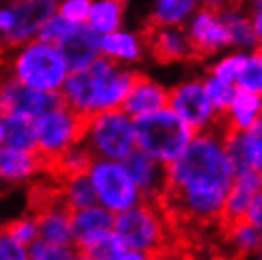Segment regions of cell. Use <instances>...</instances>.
Here are the masks:
<instances>
[{
    "label": "cell",
    "mask_w": 262,
    "mask_h": 260,
    "mask_svg": "<svg viewBox=\"0 0 262 260\" xmlns=\"http://www.w3.org/2000/svg\"><path fill=\"white\" fill-rule=\"evenodd\" d=\"M112 222H114V213L105 207L92 205L74 211L71 219V232L72 243L76 245V253H84L85 249L95 245L106 232L112 230Z\"/></svg>",
    "instance_id": "obj_15"
},
{
    "label": "cell",
    "mask_w": 262,
    "mask_h": 260,
    "mask_svg": "<svg viewBox=\"0 0 262 260\" xmlns=\"http://www.w3.org/2000/svg\"><path fill=\"white\" fill-rule=\"evenodd\" d=\"M0 260H29V253L23 243L13 240L0 228Z\"/></svg>",
    "instance_id": "obj_35"
},
{
    "label": "cell",
    "mask_w": 262,
    "mask_h": 260,
    "mask_svg": "<svg viewBox=\"0 0 262 260\" xmlns=\"http://www.w3.org/2000/svg\"><path fill=\"white\" fill-rule=\"evenodd\" d=\"M186 36L190 42L194 61L209 57L221 48L230 44V34L221 17L207 10H200L190 31H186Z\"/></svg>",
    "instance_id": "obj_14"
},
{
    "label": "cell",
    "mask_w": 262,
    "mask_h": 260,
    "mask_svg": "<svg viewBox=\"0 0 262 260\" xmlns=\"http://www.w3.org/2000/svg\"><path fill=\"white\" fill-rule=\"evenodd\" d=\"M2 141H4V125L0 122V144H2Z\"/></svg>",
    "instance_id": "obj_41"
},
{
    "label": "cell",
    "mask_w": 262,
    "mask_h": 260,
    "mask_svg": "<svg viewBox=\"0 0 262 260\" xmlns=\"http://www.w3.org/2000/svg\"><path fill=\"white\" fill-rule=\"evenodd\" d=\"M141 40L148 53L160 65H169V63H179V61H194L186 31L171 29L167 25H154V23L146 21L141 31Z\"/></svg>",
    "instance_id": "obj_11"
},
{
    "label": "cell",
    "mask_w": 262,
    "mask_h": 260,
    "mask_svg": "<svg viewBox=\"0 0 262 260\" xmlns=\"http://www.w3.org/2000/svg\"><path fill=\"white\" fill-rule=\"evenodd\" d=\"M57 0H13V27L4 33L2 42L10 48H17L29 40L53 15Z\"/></svg>",
    "instance_id": "obj_12"
},
{
    "label": "cell",
    "mask_w": 262,
    "mask_h": 260,
    "mask_svg": "<svg viewBox=\"0 0 262 260\" xmlns=\"http://www.w3.org/2000/svg\"><path fill=\"white\" fill-rule=\"evenodd\" d=\"M243 61H245V55H232V57H226L224 61H221L219 65H215L211 69L213 72V78H216L223 84L232 85L234 80H236V74L242 69Z\"/></svg>",
    "instance_id": "obj_33"
},
{
    "label": "cell",
    "mask_w": 262,
    "mask_h": 260,
    "mask_svg": "<svg viewBox=\"0 0 262 260\" xmlns=\"http://www.w3.org/2000/svg\"><path fill=\"white\" fill-rule=\"evenodd\" d=\"M72 211L69 205L50 209L46 213L33 216L36 222V232L40 240L59 243V245H71L72 243V232H71V219Z\"/></svg>",
    "instance_id": "obj_19"
},
{
    "label": "cell",
    "mask_w": 262,
    "mask_h": 260,
    "mask_svg": "<svg viewBox=\"0 0 262 260\" xmlns=\"http://www.w3.org/2000/svg\"><path fill=\"white\" fill-rule=\"evenodd\" d=\"M122 165L127 171V175L131 177V181L135 182V186L139 188V194L143 198V202H150L158 205V198H160L165 184L164 163L146 156L143 150H139L135 146L122 160Z\"/></svg>",
    "instance_id": "obj_13"
},
{
    "label": "cell",
    "mask_w": 262,
    "mask_h": 260,
    "mask_svg": "<svg viewBox=\"0 0 262 260\" xmlns=\"http://www.w3.org/2000/svg\"><path fill=\"white\" fill-rule=\"evenodd\" d=\"M76 258V251L71 249V245H59V243H52V241L40 240L34 241L29 260H74Z\"/></svg>",
    "instance_id": "obj_28"
},
{
    "label": "cell",
    "mask_w": 262,
    "mask_h": 260,
    "mask_svg": "<svg viewBox=\"0 0 262 260\" xmlns=\"http://www.w3.org/2000/svg\"><path fill=\"white\" fill-rule=\"evenodd\" d=\"M148 260H194V256H192V249L175 243L165 249H160L156 253H150Z\"/></svg>",
    "instance_id": "obj_36"
},
{
    "label": "cell",
    "mask_w": 262,
    "mask_h": 260,
    "mask_svg": "<svg viewBox=\"0 0 262 260\" xmlns=\"http://www.w3.org/2000/svg\"><path fill=\"white\" fill-rule=\"evenodd\" d=\"M205 93L209 97L211 104L216 112L230 111V104H232V97H234V88L228 84H223L216 78H209L207 82H203Z\"/></svg>",
    "instance_id": "obj_30"
},
{
    "label": "cell",
    "mask_w": 262,
    "mask_h": 260,
    "mask_svg": "<svg viewBox=\"0 0 262 260\" xmlns=\"http://www.w3.org/2000/svg\"><path fill=\"white\" fill-rule=\"evenodd\" d=\"M226 31L230 34V44L236 46H258L260 38L256 36L253 19L249 15H242V12H226L221 15Z\"/></svg>",
    "instance_id": "obj_23"
},
{
    "label": "cell",
    "mask_w": 262,
    "mask_h": 260,
    "mask_svg": "<svg viewBox=\"0 0 262 260\" xmlns=\"http://www.w3.org/2000/svg\"><path fill=\"white\" fill-rule=\"evenodd\" d=\"M90 148L95 156H103L112 162H122L135 148L133 122L122 109L99 112L88 131Z\"/></svg>",
    "instance_id": "obj_7"
},
{
    "label": "cell",
    "mask_w": 262,
    "mask_h": 260,
    "mask_svg": "<svg viewBox=\"0 0 262 260\" xmlns=\"http://www.w3.org/2000/svg\"><path fill=\"white\" fill-rule=\"evenodd\" d=\"M2 230L6 232L8 235H12L13 240H17L19 243L27 245L33 240L38 237V232H36V222H34L33 216H21L17 221L8 222L6 226H2Z\"/></svg>",
    "instance_id": "obj_32"
},
{
    "label": "cell",
    "mask_w": 262,
    "mask_h": 260,
    "mask_svg": "<svg viewBox=\"0 0 262 260\" xmlns=\"http://www.w3.org/2000/svg\"><path fill=\"white\" fill-rule=\"evenodd\" d=\"M228 129V111H215L211 124L192 137L175 162L165 165L158 207L175 241L184 247L192 249L198 234L219 226L221 209L234 182V167L224 150Z\"/></svg>",
    "instance_id": "obj_1"
},
{
    "label": "cell",
    "mask_w": 262,
    "mask_h": 260,
    "mask_svg": "<svg viewBox=\"0 0 262 260\" xmlns=\"http://www.w3.org/2000/svg\"><path fill=\"white\" fill-rule=\"evenodd\" d=\"M90 179L95 188L97 200L111 213H122L143 202L139 188L131 181L122 163L112 160H95L90 169Z\"/></svg>",
    "instance_id": "obj_8"
},
{
    "label": "cell",
    "mask_w": 262,
    "mask_h": 260,
    "mask_svg": "<svg viewBox=\"0 0 262 260\" xmlns=\"http://www.w3.org/2000/svg\"><path fill=\"white\" fill-rule=\"evenodd\" d=\"M65 196L67 202L72 207V211H78V209L92 207L97 203V194L92 184L90 175H82L76 179L65 182Z\"/></svg>",
    "instance_id": "obj_26"
},
{
    "label": "cell",
    "mask_w": 262,
    "mask_h": 260,
    "mask_svg": "<svg viewBox=\"0 0 262 260\" xmlns=\"http://www.w3.org/2000/svg\"><path fill=\"white\" fill-rule=\"evenodd\" d=\"M137 74L135 71H122L118 59L97 55L88 67L72 71L71 76L63 80L59 93L74 111L99 114L120 109Z\"/></svg>",
    "instance_id": "obj_2"
},
{
    "label": "cell",
    "mask_w": 262,
    "mask_h": 260,
    "mask_svg": "<svg viewBox=\"0 0 262 260\" xmlns=\"http://www.w3.org/2000/svg\"><path fill=\"white\" fill-rule=\"evenodd\" d=\"M133 131L135 146L164 165L175 162L196 135L190 125L167 106L137 116L133 122Z\"/></svg>",
    "instance_id": "obj_3"
},
{
    "label": "cell",
    "mask_w": 262,
    "mask_h": 260,
    "mask_svg": "<svg viewBox=\"0 0 262 260\" xmlns=\"http://www.w3.org/2000/svg\"><path fill=\"white\" fill-rule=\"evenodd\" d=\"M167 106L175 112L183 122L190 125L194 133L205 129L213 120L215 109L211 104L202 80L184 82L169 91Z\"/></svg>",
    "instance_id": "obj_10"
},
{
    "label": "cell",
    "mask_w": 262,
    "mask_h": 260,
    "mask_svg": "<svg viewBox=\"0 0 262 260\" xmlns=\"http://www.w3.org/2000/svg\"><path fill=\"white\" fill-rule=\"evenodd\" d=\"M13 21H15V17H13L12 10H0V31L2 33H8L12 29Z\"/></svg>",
    "instance_id": "obj_38"
},
{
    "label": "cell",
    "mask_w": 262,
    "mask_h": 260,
    "mask_svg": "<svg viewBox=\"0 0 262 260\" xmlns=\"http://www.w3.org/2000/svg\"><path fill=\"white\" fill-rule=\"evenodd\" d=\"M194 6H196V0H158V6L148 17V23L175 25L177 21L184 19L194 10Z\"/></svg>",
    "instance_id": "obj_25"
},
{
    "label": "cell",
    "mask_w": 262,
    "mask_h": 260,
    "mask_svg": "<svg viewBox=\"0 0 262 260\" xmlns=\"http://www.w3.org/2000/svg\"><path fill=\"white\" fill-rule=\"evenodd\" d=\"M74 25H76V23L63 19L61 15H52V17L38 29V42H44V44H50V46H57V42H59Z\"/></svg>",
    "instance_id": "obj_31"
},
{
    "label": "cell",
    "mask_w": 262,
    "mask_h": 260,
    "mask_svg": "<svg viewBox=\"0 0 262 260\" xmlns=\"http://www.w3.org/2000/svg\"><path fill=\"white\" fill-rule=\"evenodd\" d=\"M260 118V95L245 90H234L228 111L230 127L234 131H247Z\"/></svg>",
    "instance_id": "obj_20"
},
{
    "label": "cell",
    "mask_w": 262,
    "mask_h": 260,
    "mask_svg": "<svg viewBox=\"0 0 262 260\" xmlns=\"http://www.w3.org/2000/svg\"><path fill=\"white\" fill-rule=\"evenodd\" d=\"M92 6V0H63V4L59 6V15L72 23H82L88 19Z\"/></svg>",
    "instance_id": "obj_34"
},
{
    "label": "cell",
    "mask_w": 262,
    "mask_h": 260,
    "mask_svg": "<svg viewBox=\"0 0 262 260\" xmlns=\"http://www.w3.org/2000/svg\"><path fill=\"white\" fill-rule=\"evenodd\" d=\"M237 90H245L251 93L262 91V57H260V46H255V53L251 57H245L242 69L236 74Z\"/></svg>",
    "instance_id": "obj_27"
},
{
    "label": "cell",
    "mask_w": 262,
    "mask_h": 260,
    "mask_svg": "<svg viewBox=\"0 0 262 260\" xmlns=\"http://www.w3.org/2000/svg\"><path fill=\"white\" fill-rule=\"evenodd\" d=\"M167 99H169V91L165 90L164 85H160L154 80L146 78L143 72H139L137 78L131 84L129 91L125 93L120 109L127 116L137 118L143 116V114H148V112L165 109Z\"/></svg>",
    "instance_id": "obj_17"
},
{
    "label": "cell",
    "mask_w": 262,
    "mask_h": 260,
    "mask_svg": "<svg viewBox=\"0 0 262 260\" xmlns=\"http://www.w3.org/2000/svg\"><path fill=\"white\" fill-rule=\"evenodd\" d=\"M116 260H148V254L141 253V251H131V249H125L124 253L116 256Z\"/></svg>",
    "instance_id": "obj_39"
},
{
    "label": "cell",
    "mask_w": 262,
    "mask_h": 260,
    "mask_svg": "<svg viewBox=\"0 0 262 260\" xmlns=\"http://www.w3.org/2000/svg\"><path fill=\"white\" fill-rule=\"evenodd\" d=\"M125 251V245L120 241V237L114 232H106L101 240L92 245L90 249H85L84 253L80 254H88V256H92L95 260H116L118 254H122Z\"/></svg>",
    "instance_id": "obj_29"
},
{
    "label": "cell",
    "mask_w": 262,
    "mask_h": 260,
    "mask_svg": "<svg viewBox=\"0 0 262 260\" xmlns=\"http://www.w3.org/2000/svg\"><path fill=\"white\" fill-rule=\"evenodd\" d=\"M260 215H262V211H260V194H256L255 198H253V202H251L249 209H247V213H245V219L253 224V226L256 228H260Z\"/></svg>",
    "instance_id": "obj_37"
},
{
    "label": "cell",
    "mask_w": 262,
    "mask_h": 260,
    "mask_svg": "<svg viewBox=\"0 0 262 260\" xmlns=\"http://www.w3.org/2000/svg\"><path fill=\"white\" fill-rule=\"evenodd\" d=\"M4 125V141L6 146L23 152L36 150V135H34V120L19 114H8L2 120Z\"/></svg>",
    "instance_id": "obj_21"
},
{
    "label": "cell",
    "mask_w": 262,
    "mask_h": 260,
    "mask_svg": "<svg viewBox=\"0 0 262 260\" xmlns=\"http://www.w3.org/2000/svg\"><path fill=\"white\" fill-rule=\"evenodd\" d=\"M112 232L118 235L125 249L146 254L177 243L160 207L150 202H141L135 207L116 213Z\"/></svg>",
    "instance_id": "obj_4"
},
{
    "label": "cell",
    "mask_w": 262,
    "mask_h": 260,
    "mask_svg": "<svg viewBox=\"0 0 262 260\" xmlns=\"http://www.w3.org/2000/svg\"><path fill=\"white\" fill-rule=\"evenodd\" d=\"M15 80L27 88L57 91L67 78V63L55 46L33 42L15 59Z\"/></svg>",
    "instance_id": "obj_6"
},
{
    "label": "cell",
    "mask_w": 262,
    "mask_h": 260,
    "mask_svg": "<svg viewBox=\"0 0 262 260\" xmlns=\"http://www.w3.org/2000/svg\"><path fill=\"white\" fill-rule=\"evenodd\" d=\"M0 99L4 103L8 114H19L25 118H38L46 111L65 104V99L59 91H42L34 88H27L15 78L6 80L0 85ZM4 116V118H6ZM2 118V120H4Z\"/></svg>",
    "instance_id": "obj_9"
},
{
    "label": "cell",
    "mask_w": 262,
    "mask_h": 260,
    "mask_svg": "<svg viewBox=\"0 0 262 260\" xmlns=\"http://www.w3.org/2000/svg\"><path fill=\"white\" fill-rule=\"evenodd\" d=\"M97 33L90 25L76 23L71 31L57 42V50L63 55L67 63V69L71 71H80L92 63L99 55L101 44H99Z\"/></svg>",
    "instance_id": "obj_16"
},
{
    "label": "cell",
    "mask_w": 262,
    "mask_h": 260,
    "mask_svg": "<svg viewBox=\"0 0 262 260\" xmlns=\"http://www.w3.org/2000/svg\"><path fill=\"white\" fill-rule=\"evenodd\" d=\"M97 114L80 112L71 109L69 104L55 106L34 118V135H36V150L52 156L61 150L82 143L92 127Z\"/></svg>",
    "instance_id": "obj_5"
},
{
    "label": "cell",
    "mask_w": 262,
    "mask_h": 260,
    "mask_svg": "<svg viewBox=\"0 0 262 260\" xmlns=\"http://www.w3.org/2000/svg\"><path fill=\"white\" fill-rule=\"evenodd\" d=\"M40 173H42V154L38 150L23 152L10 146L0 148V179L19 182Z\"/></svg>",
    "instance_id": "obj_18"
},
{
    "label": "cell",
    "mask_w": 262,
    "mask_h": 260,
    "mask_svg": "<svg viewBox=\"0 0 262 260\" xmlns=\"http://www.w3.org/2000/svg\"><path fill=\"white\" fill-rule=\"evenodd\" d=\"M105 55L125 61H137L141 57V44L133 34L127 33H108L99 42Z\"/></svg>",
    "instance_id": "obj_24"
},
{
    "label": "cell",
    "mask_w": 262,
    "mask_h": 260,
    "mask_svg": "<svg viewBox=\"0 0 262 260\" xmlns=\"http://www.w3.org/2000/svg\"><path fill=\"white\" fill-rule=\"evenodd\" d=\"M127 0H99L90 10V27L95 33L108 34L114 33L122 23V15L125 12Z\"/></svg>",
    "instance_id": "obj_22"
},
{
    "label": "cell",
    "mask_w": 262,
    "mask_h": 260,
    "mask_svg": "<svg viewBox=\"0 0 262 260\" xmlns=\"http://www.w3.org/2000/svg\"><path fill=\"white\" fill-rule=\"evenodd\" d=\"M74 260H95V258H92V256H88V254H80V253H78V256H76Z\"/></svg>",
    "instance_id": "obj_40"
}]
</instances>
